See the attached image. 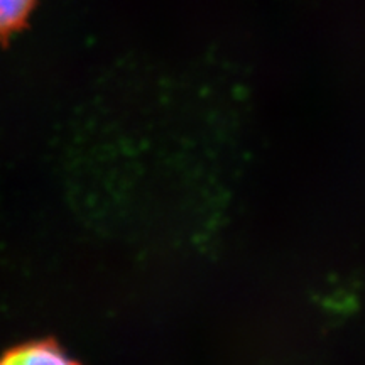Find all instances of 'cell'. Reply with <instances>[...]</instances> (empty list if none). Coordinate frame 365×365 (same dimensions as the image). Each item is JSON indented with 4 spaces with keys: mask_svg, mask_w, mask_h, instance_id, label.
Returning <instances> with one entry per match:
<instances>
[{
    "mask_svg": "<svg viewBox=\"0 0 365 365\" xmlns=\"http://www.w3.org/2000/svg\"><path fill=\"white\" fill-rule=\"evenodd\" d=\"M38 0H0V41H6L27 24Z\"/></svg>",
    "mask_w": 365,
    "mask_h": 365,
    "instance_id": "obj_2",
    "label": "cell"
},
{
    "mask_svg": "<svg viewBox=\"0 0 365 365\" xmlns=\"http://www.w3.org/2000/svg\"><path fill=\"white\" fill-rule=\"evenodd\" d=\"M0 365H81L54 340H31L0 355Z\"/></svg>",
    "mask_w": 365,
    "mask_h": 365,
    "instance_id": "obj_1",
    "label": "cell"
}]
</instances>
